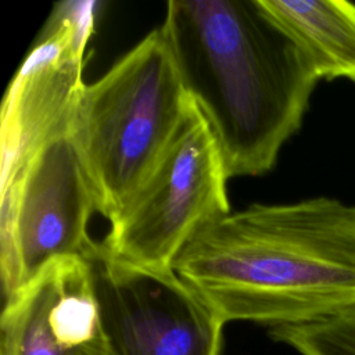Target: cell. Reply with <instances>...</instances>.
<instances>
[{
	"instance_id": "cell-5",
	"label": "cell",
	"mask_w": 355,
	"mask_h": 355,
	"mask_svg": "<svg viewBox=\"0 0 355 355\" xmlns=\"http://www.w3.org/2000/svg\"><path fill=\"white\" fill-rule=\"evenodd\" d=\"M97 202L71 130L46 141L0 189V276L4 298L49 263L92 259L100 243L87 226Z\"/></svg>"
},
{
	"instance_id": "cell-3",
	"label": "cell",
	"mask_w": 355,
	"mask_h": 355,
	"mask_svg": "<svg viewBox=\"0 0 355 355\" xmlns=\"http://www.w3.org/2000/svg\"><path fill=\"white\" fill-rule=\"evenodd\" d=\"M190 97L161 28L107 72L86 83L71 136L93 187L97 211L111 220L180 125Z\"/></svg>"
},
{
	"instance_id": "cell-7",
	"label": "cell",
	"mask_w": 355,
	"mask_h": 355,
	"mask_svg": "<svg viewBox=\"0 0 355 355\" xmlns=\"http://www.w3.org/2000/svg\"><path fill=\"white\" fill-rule=\"evenodd\" d=\"M90 262L110 355H220L226 323L173 269L130 265L101 245Z\"/></svg>"
},
{
	"instance_id": "cell-10",
	"label": "cell",
	"mask_w": 355,
	"mask_h": 355,
	"mask_svg": "<svg viewBox=\"0 0 355 355\" xmlns=\"http://www.w3.org/2000/svg\"><path fill=\"white\" fill-rule=\"evenodd\" d=\"M269 336L301 355H355V308L319 322L270 327Z\"/></svg>"
},
{
	"instance_id": "cell-6",
	"label": "cell",
	"mask_w": 355,
	"mask_h": 355,
	"mask_svg": "<svg viewBox=\"0 0 355 355\" xmlns=\"http://www.w3.org/2000/svg\"><path fill=\"white\" fill-rule=\"evenodd\" d=\"M98 1L54 6L40 35L10 82L0 115V189L50 139L69 132L82 92L83 64Z\"/></svg>"
},
{
	"instance_id": "cell-4",
	"label": "cell",
	"mask_w": 355,
	"mask_h": 355,
	"mask_svg": "<svg viewBox=\"0 0 355 355\" xmlns=\"http://www.w3.org/2000/svg\"><path fill=\"white\" fill-rule=\"evenodd\" d=\"M227 180L219 144L190 98L168 146L110 220L101 250L130 265L173 269L191 239L230 212Z\"/></svg>"
},
{
	"instance_id": "cell-2",
	"label": "cell",
	"mask_w": 355,
	"mask_h": 355,
	"mask_svg": "<svg viewBox=\"0 0 355 355\" xmlns=\"http://www.w3.org/2000/svg\"><path fill=\"white\" fill-rule=\"evenodd\" d=\"M229 179L269 172L319 82L257 0H171L159 26Z\"/></svg>"
},
{
	"instance_id": "cell-9",
	"label": "cell",
	"mask_w": 355,
	"mask_h": 355,
	"mask_svg": "<svg viewBox=\"0 0 355 355\" xmlns=\"http://www.w3.org/2000/svg\"><path fill=\"white\" fill-rule=\"evenodd\" d=\"M316 76L355 83V4L344 0H257Z\"/></svg>"
},
{
	"instance_id": "cell-1",
	"label": "cell",
	"mask_w": 355,
	"mask_h": 355,
	"mask_svg": "<svg viewBox=\"0 0 355 355\" xmlns=\"http://www.w3.org/2000/svg\"><path fill=\"white\" fill-rule=\"evenodd\" d=\"M173 270L225 323L334 318L355 308V205L320 196L230 211L191 239Z\"/></svg>"
},
{
	"instance_id": "cell-8",
	"label": "cell",
	"mask_w": 355,
	"mask_h": 355,
	"mask_svg": "<svg viewBox=\"0 0 355 355\" xmlns=\"http://www.w3.org/2000/svg\"><path fill=\"white\" fill-rule=\"evenodd\" d=\"M0 355H110L90 259L49 263L6 298Z\"/></svg>"
}]
</instances>
